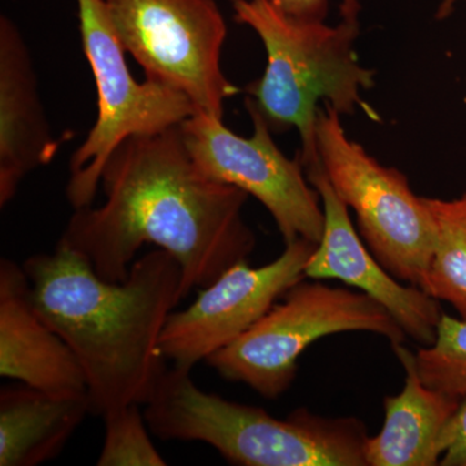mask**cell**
<instances>
[{"label":"cell","instance_id":"4","mask_svg":"<svg viewBox=\"0 0 466 466\" xmlns=\"http://www.w3.org/2000/svg\"><path fill=\"white\" fill-rule=\"evenodd\" d=\"M192 370L173 367L146 404L150 433L202 441L241 466H367L366 426L357 417H324L308 408L276 419L263 408L201 390Z\"/></svg>","mask_w":466,"mask_h":466},{"label":"cell","instance_id":"20","mask_svg":"<svg viewBox=\"0 0 466 466\" xmlns=\"http://www.w3.org/2000/svg\"><path fill=\"white\" fill-rule=\"evenodd\" d=\"M279 8L299 17H327V0H271ZM348 2V0H342ZM466 0H441L438 8V18H444L452 14L455 5Z\"/></svg>","mask_w":466,"mask_h":466},{"label":"cell","instance_id":"5","mask_svg":"<svg viewBox=\"0 0 466 466\" xmlns=\"http://www.w3.org/2000/svg\"><path fill=\"white\" fill-rule=\"evenodd\" d=\"M343 332L379 334L391 346L407 337L390 312L367 294L303 279L249 330L207 361L223 379L276 400L293 385L303 351Z\"/></svg>","mask_w":466,"mask_h":466},{"label":"cell","instance_id":"8","mask_svg":"<svg viewBox=\"0 0 466 466\" xmlns=\"http://www.w3.org/2000/svg\"><path fill=\"white\" fill-rule=\"evenodd\" d=\"M126 52L147 81L180 92L198 112L222 118L240 92L222 70L227 36L216 0H106Z\"/></svg>","mask_w":466,"mask_h":466},{"label":"cell","instance_id":"15","mask_svg":"<svg viewBox=\"0 0 466 466\" xmlns=\"http://www.w3.org/2000/svg\"><path fill=\"white\" fill-rule=\"evenodd\" d=\"M87 415V392L56 394L23 382L3 386L0 466H36L56 458Z\"/></svg>","mask_w":466,"mask_h":466},{"label":"cell","instance_id":"11","mask_svg":"<svg viewBox=\"0 0 466 466\" xmlns=\"http://www.w3.org/2000/svg\"><path fill=\"white\" fill-rule=\"evenodd\" d=\"M309 182L323 202V235L306 265L312 280H339L383 306L413 341L434 342L441 312L438 300L416 285H403L380 263L359 238L349 208L334 192L320 162L305 167Z\"/></svg>","mask_w":466,"mask_h":466},{"label":"cell","instance_id":"10","mask_svg":"<svg viewBox=\"0 0 466 466\" xmlns=\"http://www.w3.org/2000/svg\"><path fill=\"white\" fill-rule=\"evenodd\" d=\"M317 245L297 238L265 266L254 268L242 260L229 267L202 288L188 309L171 312L159 339L162 355L173 367L192 370L231 345L265 317L285 291L306 279V265Z\"/></svg>","mask_w":466,"mask_h":466},{"label":"cell","instance_id":"18","mask_svg":"<svg viewBox=\"0 0 466 466\" xmlns=\"http://www.w3.org/2000/svg\"><path fill=\"white\" fill-rule=\"evenodd\" d=\"M106 425L99 466H165L167 464L150 440L139 404H128L103 416Z\"/></svg>","mask_w":466,"mask_h":466},{"label":"cell","instance_id":"16","mask_svg":"<svg viewBox=\"0 0 466 466\" xmlns=\"http://www.w3.org/2000/svg\"><path fill=\"white\" fill-rule=\"evenodd\" d=\"M425 198L433 216L435 247L419 288L466 318V193L452 200Z\"/></svg>","mask_w":466,"mask_h":466},{"label":"cell","instance_id":"13","mask_svg":"<svg viewBox=\"0 0 466 466\" xmlns=\"http://www.w3.org/2000/svg\"><path fill=\"white\" fill-rule=\"evenodd\" d=\"M0 375L56 394L87 392L81 364L46 323L23 266L0 260Z\"/></svg>","mask_w":466,"mask_h":466},{"label":"cell","instance_id":"12","mask_svg":"<svg viewBox=\"0 0 466 466\" xmlns=\"http://www.w3.org/2000/svg\"><path fill=\"white\" fill-rule=\"evenodd\" d=\"M32 54L14 21L0 17V207L14 200L27 175L56 155Z\"/></svg>","mask_w":466,"mask_h":466},{"label":"cell","instance_id":"9","mask_svg":"<svg viewBox=\"0 0 466 466\" xmlns=\"http://www.w3.org/2000/svg\"><path fill=\"white\" fill-rule=\"evenodd\" d=\"M250 137L233 133L222 118L198 112L180 124L184 142L198 168L217 182L253 196L274 218L285 244L305 238L318 244L325 216L320 195L309 182L300 158H289L256 109Z\"/></svg>","mask_w":466,"mask_h":466},{"label":"cell","instance_id":"1","mask_svg":"<svg viewBox=\"0 0 466 466\" xmlns=\"http://www.w3.org/2000/svg\"><path fill=\"white\" fill-rule=\"evenodd\" d=\"M101 184L106 201L76 208L58 241L110 283L127 279L143 245H157L179 263L184 299L256 249L242 216L249 195L202 173L180 125L127 137L106 161Z\"/></svg>","mask_w":466,"mask_h":466},{"label":"cell","instance_id":"14","mask_svg":"<svg viewBox=\"0 0 466 466\" xmlns=\"http://www.w3.org/2000/svg\"><path fill=\"white\" fill-rule=\"evenodd\" d=\"M392 350L406 382L400 394L383 400L385 421L379 434L368 437L367 466L440 465L441 433L461 400L426 386L417 372L416 355L403 343Z\"/></svg>","mask_w":466,"mask_h":466},{"label":"cell","instance_id":"7","mask_svg":"<svg viewBox=\"0 0 466 466\" xmlns=\"http://www.w3.org/2000/svg\"><path fill=\"white\" fill-rule=\"evenodd\" d=\"M82 47L97 92V118L69 162L66 198L91 207L104 167L127 137L167 130L198 113L188 97L155 82H137L110 17L106 0H76Z\"/></svg>","mask_w":466,"mask_h":466},{"label":"cell","instance_id":"19","mask_svg":"<svg viewBox=\"0 0 466 466\" xmlns=\"http://www.w3.org/2000/svg\"><path fill=\"white\" fill-rule=\"evenodd\" d=\"M441 466H466V398L451 417L441 437Z\"/></svg>","mask_w":466,"mask_h":466},{"label":"cell","instance_id":"17","mask_svg":"<svg viewBox=\"0 0 466 466\" xmlns=\"http://www.w3.org/2000/svg\"><path fill=\"white\" fill-rule=\"evenodd\" d=\"M415 355L426 386L459 400L466 398V318L441 314L434 342Z\"/></svg>","mask_w":466,"mask_h":466},{"label":"cell","instance_id":"21","mask_svg":"<svg viewBox=\"0 0 466 466\" xmlns=\"http://www.w3.org/2000/svg\"><path fill=\"white\" fill-rule=\"evenodd\" d=\"M465 104H466V99H465Z\"/></svg>","mask_w":466,"mask_h":466},{"label":"cell","instance_id":"6","mask_svg":"<svg viewBox=\"0 0 466 466\" xmlns=\"http://www.w3.org/2000/svg\"><path fill=\"white\" fill-rule=\"evenodd\" d=\"M317 150L334 192L357 216L367 247L398 280L420 287L435 247L426 198L413 192L401 171L350 139L341 115L330 106L318 112Z\"/></svg>","mask_w":466,"mask_h":466},{"label":"cell","instance_id":"2","mask_svg":"<svg viewBox=\"0 0 466 466\" xmlns=\"http://www.w3.org/2000/svg\"><path fill=\"white\" fill-rule=\"evenodd\" d=\"M35 308L67 343L85 373L91 415L146 406L167 372L159 339L182 297V269L157 249L110 283L90 260L58 241L23 265Z\"/></svg>","mask_w":466,"mask_h":466},{"label":"cell","instance_id":"3","mask_svg":"<svg viewBox=\"0 0 466 466\" xmlns=\"http://www.w3.org/2000/svg\"><path fill=\"white\" fill-rule=\"evenodd\" d=\"M236 21L259 36L266 50L263 75L245 87V106L262 116L272 133L299 131L303 167L319 161L317 119L321 106L339 115L367 108L363 92L375 75L359 60L357 0L342 2L339 24L299 17L271 0H231Z\"/></svg>","mask_w":466,"mask_h":466}]
</instances>
